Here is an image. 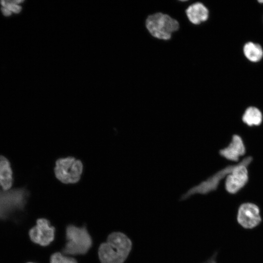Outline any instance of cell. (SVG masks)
Instances as JSON below:
<instances>
[{"instance_id": "cell-5", "label": "cell", "mask_w": 263, "mask_h": 263, "mask_svg": "<svg viewBox=\"0 0 263 263\" xmlns=\"http://www.w3.org/2000/svg\"><path fill=\"white\" fill-rule=\"evenodd\" d=\"M252 157L245 158L240 163L235 165L231 172L226 177L225 188L231 194L239 191L248 181L247 166L252 161Z\"/></svg>"}, {"instance_id": "cell-4", "label": "cell", "mask_w": 263, "mask_h": 263, "mask_svg": "<svg viewBox=\"0 0 263 263\" xmlns=\"http://www.w3.org/2000/svg\"><path fill=\"white\" fill-rule=\"evenodd\" d=\"M83 170V165L81 161L73 156L59 158L55 162V176L58 180L65 184H73L78 182Z\"/></svg>"}, {"instance_id": "cell-3", "label": "cell", "mask_w": 263, "mask_h": 263, "mask_svg": "<svg viewBox=\"0 0 263 263\" xmlns=\"http://www.w3.org/2000/svg\"><path fill=\"white\" fill-rule=\"evenodd\" d=\"M145 25L152 37L164 40L170 39L173 33L180 28L176 19L162 12H157L149 16L146 19Z\"/></svg>"}, {"instance_id": "cell-10", "label": "cell", "mask_w": 263, "mask_h": 263, "mask_svg": "<svg viewBox=\"0 0 263 263\" xmlns=\"http://www.w3.org/2000/svg\"><path fill=\"white\" fill-rule=\"evenodd\" d=\"M243 50L245 57L251 62H258L263 56V50L258 43L247 42L244 44Z\"/></svg>"}, {"instance_id": "cell-9", "label": "cell", "mask_w": 263, "mask_h": 263, "mask_svg": "<svg viewBox=\"0 0 263 263\" xmlns=\"http://www.w3.org/2000/svg\"><path fill=\"white\" fill-rule=\"evenodd\" d=\"M189 22L198 25L206 21L209 17L207 8L202 2H196L189 5L185 10Z\"/></svg>"}, {"instance_id": "cell-19", "label": "cell", "mask_w": 263, "mask_h": 263, "mask_svg": "<svg viewBox=\"0 0 263 263\" xmlns=\"http://www.w3.org/2000/svg\"><path fill=\"white\" fill-rule=\"evenodd\" d=\"M35 263V262H28V263Z\"/></svg>"}, {"instance_id": "cell-17", "label": "cell", "mask_w": 263, "mask_h": 263, "mask_svg": "<svg viewBox=\"0 0 263 263\" xmlns=\"http://www.w3.org/2000/svg\"><path fill=\"white\" fill-rule=\"evenodd\" d=\"M1 11L5 16H8L11 14V12L5 7H2L1 8Z\"/></svg>"}, {"instance_id": "cell-14", "label": "cell", "mask_w": 263, "mask_h": 263, "mask_svg": "<svg viewBox=\"0 0 263 263\" xmlns=\"http://www.w3.org/2000/svg\"><path fill=\"white\" fill-rule=\"evenodd\" d=\"M0 3L2 7H5L11 12H13L14 13H19L21 9L20 6L11 2L10 0H2L0 1Z\"/></svg>"}, {"instance_id": "cell-11", "label": "cell", "mask_w": 263, "mask_h": 263, "mask_svg": "<svg viewBox=\"0 0 263 263\" xmlns=\"http://www.w3.org/2000/svg\"><path fill=\"white\" fill-rule=\"evenodd\" d=\"M242 120L249 126L259 125L263 120L262 113L256 107H249L245 111Z\"/></svg>"}, {"instance_id": "cell-1", "label": "cell", "mask_w": 263, "mask_h": 263, "mask_svg": "<svg viewBox=\"0 0 263 263\" xmlns=\"http://www.w3.org/2000/svg\"><path fill=\"white\" fill-rule=\"evenodd\" d=\"M132 248L131 239L124 233L113 232L99 247L98 255L101 263H124Z\"/></svg>"}, {"instance_id": "cell-12", "label": "cell", "mask_w": 263, "mask_h": 263, "mask_svg": "<svg viewBox=\"0 0 263 263\" xmlns=\"http://www.w3.org/2000/svg\"><path fill=\"white\" fill-rule=\"evenodd\" d=\"M13 183V171L11 165L0 169V188L3 190L11 189Z\"/></svg>"}, {"instance_id": "cell-7", "label": "cell", "mask_w": 263, "mask_h": 263, "mask_svg": "<svg viewBox=\"0 0 263 263\" xmlns=\"http://www.w3.org/2000/svg\"><path fill=\"white\" fill-rule=\"evenodd\" d=\"M237 220L245 228L251 229L257 226L262 221L259 207L251 203L242 204L238 208Z\"/></svg>"}, {"instance_id": "cell-13", "label": "cell", "mask_w": 263, "mask_h": 263, "mask_svg": "<svg viewBox=\"0 0 263 263\" xmlns=\"http://www.w3.org/2000/svg\"><path fill=\"white\" fill-rule=\"evenodd\" d=\"M50 263H77L74 258L64 255L60 252H55L50 257Z\"/></svg>"}, {"instance_id": "cell-16", "label": "cell", "mask_w": 263, "mask_h": 263, "mask_svg": "<svg viewBox=\"0 0 263 263\" xmlns=\"http://www.w3.org/2000/svg\"><path fill=\"white\" fill-rule=\"evenodd\" d=\"M217 253H215L210 258L202 263H217Z\"/></svg>"}, {"instance_id": "cell-18", "label": "cell", "mask_w": 263, "mask_h": 263, "mask_svg": "<svg viewBox=\"0 0 263 263\" xmlns=\"http://www.w3.org/2000/svg\"><path fill=\"white\" fill-rule=\"evenodd\" d=\"M258 2H260V3H263V0H258Z\"/></svg>"}, {"instance_id": "cell-8", "label": "cell", "mask_w": 263, "mask_h": 263, "mask_svg": "<svg viewBox=\"0 0 263 263\" xmlns=\"http://www.w3.org/2000/svg\"><path fill=\"white\" fill-rule=\"evenodd\" d=\"M245 148L242 138L238 135H234L229 144L220 150L219 153L225 158L233 161L238 160L239 157L244 154Z\"/></svg>"}, {"instance_id": "cell-6", "label": "cell", "mask_w": 263, "mask_h": 263, "mask_svg": "<svg viewBox=\"0 0 263 263\" xmlns=\"http://www.w3.org/2000/svg\"><path fill=\"white\" fill-rule=\"evenodd\" d=\"M30 241L41 246L49 245L54 240L55 228L50 222L44 218H38L36 225L29 231Z\"/></svg>"}, {"instance_id": "cell-15", "label": "cell", "mask_w": 263, "mask_h": 263, "mask_svg": "<svg viewBox=\"0 0 263 263\" xmlns=\"http://www.w3.org/2000/svg\"><path fill=\"white\" fill-rule=\"evenodd\" d=\"M9 165H10L9 161L4 156L0 155V169Z\"/></svg>"}, {"instance_id": "cell-2", "label": "cell", "mask_w": 263, "mask_h": 263, "mask_svg": "<svg viewBox=\"0 0 263 263\" xmlns=\"http://www.w3.org/2000/svg\"><path fill=\"white\" fill-rule=\"evenodd\" d=\"M66 242L63 254L70 255H84L92 245V239L86 226L68 225L66 228Z\"/></svg>"}]
</instances>
